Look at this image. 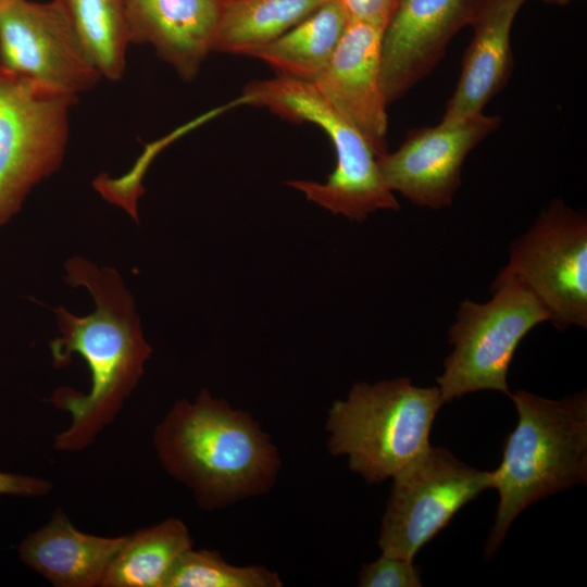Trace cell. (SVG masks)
I'll use <instances>...</instances> for the list:
<instances>
[{"label":"cell","mask_w":587,"mask_h":587,"mask_svg":"<svg viewBox=\"0 0 587 587\" xmlns=\"http://www.w3.org/2000/svg\"><path fill=\"white\" fill-rule=\"evenodd\" d=\"M65 271V280L85 287L96 303L86 316L62 307L54 311L60 329L50 342L54 365L65 366L78 354L91 374L88 394L60 387L50 399L71 415L70 425L54 440L58 450L71 452L90 446L115 420L143 375L152 348L143 337L133 297L115 270L75 257L67 260Z\"/></svg>","instance_id":"cell-1"},{"label":"cell","mask_w":587,"mask_h":587,"mask_svg":"<svg viewBox=\"0 0 587 587\" xmlns=\"http://www.w3.org/2000/svg\"><path fill=\"white\" fill-rule=\"evenodd\" d=\"M152 442L163 469L215 510L273 488L280 458L249 412L203 389L178 400L157 425Z\"/></svg>","instance_id":"cell-2"},{"label":"cell","mask_w":587,"mask_h":587,"mask_svg":"<svg viewBox=\"0 0 587 587\" xmlns=\"http://www.w3.org/2000/svg\"><path fill=\"white\" fill-rule=\"evenodd\" d=\"M519 413L515 429L492 471L499 492L485 555L496 551L513 520L541 498L587 480V394L562 400L526 390L510 395Z\"/></svg>","instance_id":"cell-3"},{"label":"cell","mask_w":587,"mask_h":587,"mask_svg":"<svg viewBox=\"0 0 587 587\" xmlns=\"http://www.w3.org/2000/svg\"><path fill=\"white\" fill-rule=\"evenodd\" d=\"M442 404L438 386L417 387L407 377L355 383L328 410V450L347 455L349 469L370 484L392 478L429 449Z\"/></svg>","instance_id":"cell-4"},{"label":"cell","mask_w":587,"mask_h":587,"mask_svg":"<svg viewBox=\"0 0 587 587\" xmlns=\"http://www.w3.org/2000/svg\"><path fill=\"white\" fill-rule=\"evenodd\" d=\"M241 97L243 104L267 108L292 122L313 123L330 139L336 166L327 179L324 183L289 180L287 185L316 204L353 221H363L378 210H399L395 193L382 177L373 147L312 83L277 75L249 83Z\"/></svg>","instance_id":"cell-5"},{"label":"cell","mask_w":587,"mask_h":587,"mask_svg":"<svg viewBox=\"0 0 587 587\" xmlns=\"http://www.w3.org/2000/svg\"><path fill=\"white\" fill-rule=\"evenodd\" d=\"M491 290L489 301L464 300L459 305L448 333L453 349L437 377L444 403L479 390L510 397L507 375L519 344L549 321L546 308L520 280L503 282Z\"/></svg>","instance_id":"cell-6"},{"label":"cell","mask_w":587,"mask_h":587,"mask_svg":"<svg viewBox=\"0 0 587 587\" xmlns=\"http://www.w3.org/2000/svg\"><path fill=\"white\" fill-rule=\"evenodd\" d=\"M76 100L0 67V226L62 164Z\"/></svg>","instance_id":"cell-7"},{"label":"cell","mask_w":587,"mask_h":587,"mask_svg":"<svg viewBox=\"0 0 587 587\" xmlns=\"http://www.w3.org/2000/svg\"><path fill=\"white\" fill-rule=\"evenodd\" d=\"M524 284L559 329L587 327V216L554 199L509 252L491 286Z\"/></svg>","instance_id":"cell-8"},{"label":"cell","mask_w":587,"mask_h":587,"mask_svg":"<svg viewBox=\"0 0 587 587\" xmlns=\"http://www.w3.org/2000/svg\"><path fill=\"white\" fill-rule=\"evenodd\" d=\"M392 479L378 546L382 553L408 560L463 505L494 486L492 471L470 467L441 447H429Z\"/></svg>","instance_id":"cell-9"},{"label":"cell","mask_w":587,"mask_h":587,"mask_svg":"<svg viewBox=\"0 0 587 587\" xmlns=\"http://www.w3.org/2000/svg\"><path fill=\"white\" fill-rule=\"evenodd\" d=\"M0 67L76 97L102 77L57 0L0 7Z\"/></svg>","instance_id":"cell-10"},{"label":"cell","mask_w":587,"mask_h":587,"mask_svg":"<svg viewBox=\"0 0 587 587\" xmlns=\"http://www.w3.org/2000/svg\"><path fill=\"white\" fill-rule=\"evenodd\" d=\"M501 116L484 112L454 122L410 130L394 152L377 157L386 186L414 205L449 207L461 185L467 155L499 128Z\"/></svg>","instance_id":"cell-11"},{"label":"cell","mask_w":587,"mask_h":587,"mask_svg":"<svg viewBox=\"0 0 587 587\" xmlns=\"http://www.w3.org/2000/svg\"><path fill=\"white\" fill-rule=\"evenodd\" d=\"M483 0H398L382 36V86L388 104L426 77Z\"/></svg>","instance_id":"cell-12"},{"label":"cell","mask_w":587,"mask_h":587,"mask_svg":"<svg viewBox=\"0 0 587 587\" xmlns=\"http://www.w3.org/2000/svg\"><path fill=\"white\" fill-rule=\"evenodd\" d=\"M383 27L350 21L326 66L310 83L373 147L387 151L388 105L382 86Z\"/></svg>","instance_id":"cell-13"},{"label":"cell","mask_w":587,"mask_h":587,"mask_svg":"<svg viewBox=\"0 0 587 587\" xmlns=\"http://www.w3.org/2000/svg\"><path fill=\"white\" fill-rule=\"evenodd\" d=\"M223 0H125L130 42L151 45L185 80L208 54Z\"/></svg>","instance_id":"cell-14"},{"label":"cell","mask_w":587,"mask_h":587,"mask_svg":"<svg viewBox=\"0 0 587 587\" xmlns=\"http://www.w3.org/2000/svg\"><path fill=\"white\" fill-rule=\"evenodd\" d=\"M526 1L483 0L471 23L473 37L441 122H454L483 113L484 108L507 85L514 63L511 30Z\"/></svg>","instance_id":"cell-15"},{"label":"cell","mask_w":587,"mask_h":587,"mask_svg":"<svg viewBox=\"0 0 587 587\" xmlns=\"http://www.w3.org/2000/svg\"><path fill=\"white\" fill-rule=\"evenodd\" d=\"M127 536L101 537L77 529L57 509L18 547L22 562L57 587H101Z\"/></svg>","instance_id":"cell-16"},{"label":"cell","mask_w":587,"mask_h":587,"mask_svg":"<svg viewBox=\"0 0 587 587\" xmlns=\"http://www.w3.org/2000/svg\"><path fill=\"white\" fill-rule=\"evenodd\" d=\"M349 23L338 0H327L309 16L247 57L272 66L278 75L312 82L326 66Z\"/></svg>","instance_id":"cell-17"},{"label":"cell","mask_w":587,"mask_h":587,"mask_svg":"<svg viewBox=\"0 0 587 587\" xmlns=\"http://www.w3.org/2000/svg\"><path fill=\"white\" fill-rule=\"evenodd\" d=\"M327 0H223L212 52L248 55L282 36Z\"/></svg>","instance_id":"cell-18"},{"label":"cell","mask_w":587,"mask_h":587,"mask_svg":"<svg viewBox=\"0 0 587 587\" xmlns=\"http://www.w3.org/2000/svg\"><path fill=\"white\" fill-rule=\"evenodd\" d=\"M192 545L187 526L178 519L138 529L127 535L101 587H163L178 558Z\"/></svg>","instance_id":"cell-19"},{"label":"cell","mask_w":587,"mask_h":587,"mask_svg":"<svg viewBox=\"0 0 587 587\" xmlns=\"http://www.w3.org/2000/svg\"><path fill=\"white\" fill-rule=\"evenodd\" d=\"M102 77L118 80L130 42L125 0H57Z\"/></svg>","instance_id":"cell-20"},{"label":"cell","mask_w":587,"mask_h":587,"mask_svg":"<svg viewBox=\"0 0 587 587\" xmlns=\"http://www.w3.org/2000/svg\"><path fill=\"white\" fill-rule=\"evenodd\" d=\"M276 572L264 565L237 566L213 550L185 551L170 571L163 587H280Z\"/></svg>","instance_id":"cell-21"},{"label":"cell","mask_w":587,"mask_h":587,"mask_svg":"<svg viewBox=\"0 0 587 587\" xmlns=\"http://www.w3.org/2000/svg\"><path fill=\"white\" fill-rule=\"evenodd\" d=\"M361 587H421L422 580L413 560L382 553L376 561L362 567Z\"/></svg>","instance_id":"cell-22"},{"label":"cell","mask_w":587,"mask_h":587,"mask_svg":"<svg viewBox=\"0 0 587 587\" xmlns=\"http://www.w3.org/2000/svg\"><path fill=\"white\" fill-rule=\"evenodd\" d=\"M350 21L366 22L385 28L398 0H338Z\"/></svg>","instance_id":"cell-23"},{"label":"cell","mask_w":587,"mask_h":587,"mask_svg":"<svg viewBox=\"0 0 587 587\" xmlns=\"http://www.w3.org/2000/svg\"><path fill=\"white\" fill-rule=\"evenodd\" d=\"M51 489L52 484L47 479L0 472V495L41 497Z\"/></svg>","instance_id":"cell-24"},{"label":"cell","mask_w":587,"mask_h":587,"mask_svg":"<svg viewBox=\"0 0 587 587\" xmlns=\"http://www.w3.org/2000/svg\"><path fill=\"white\" fill-rule=\"evenodd\" d=\"M548 3H553V4H567L572 1H575V0H544Z\"/></svg>","instance_id":"cell-25"},{"label":"cell","mask_w":587,"mask_h":587,"mask_svg":"<svg viewBox=\"0 0 587 587\" xmlns=\"http://www.w3.org/2000/svg\"><path fill=\"white\" fill-rule=\"evenodd\" d=\"M8 0H0V7L3 5Z\"/></svg>","instance_id":"cell-26"}]
</instances>
